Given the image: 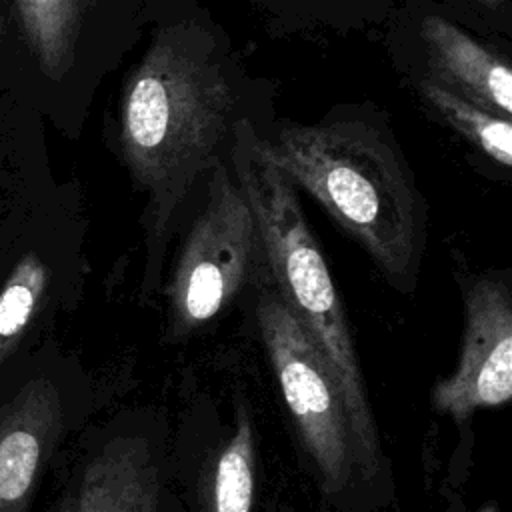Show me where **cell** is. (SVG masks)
<instances>
[{
  "mask_svg": "<svg viewBox=\"0 0 512 512\" xmlns=\"http://www.w3.org/2000/svg\"><path fill=\"white\" fill-rule=\"evenodd\" d=\"M260 98L230 40L194 0H168L122 78L114 150L144 196V282L214 164L228 160L234 128H260Z\"/></svg>",
  "mask_w": 512,
  "mask_h": 512,
  "instance_id": "1",
  "label": "cell"
},
{
  "mask_svg": "<svg viewBox=\"0 0 512 512\" xmlns=\"http://www.w3.org/2000/svg\"><path fill=\"white\" fill-rule=\"evenodd\" d=\"M268 156L352 236L398 290L416 282L426 202L390 130L364 116L258 128Z\"/></svg>",
  "mask_w": 512,
  "mask_h": 512,
  "instance_id": "2",
  "label": "cell"
},
{
  "mask_svg": "<svg viewBox=\"0 0 512 512\" xmlns=\"http://www.w3.org/2000/svg\"><path fill=\"white\" fill-rule=\"evenodd\" d=\"M258 128L250 118L236 124L228 162L256 222L266 278L324 354L344 398L354 466L370 480L380 442L350 326L296 186L268 156Z\"/></svg>",
  "mask_w": 512,
  "mask_h": 512,
  "instance_id": "3",
  "label": "cell"
},
{
  "mask_svg": "<svg viewBox=\"0 0 512 512\" xmlns=\"http://www.w3.org/2000/svg\"><path fill=\"white\" fill-rule=\"evenodd\" d=\"M168 0H0V72L16 100L76 140L102 82Z\"/></svg>",
  "mask_w": 512,
  "mask_h": 512,
  "instance_id": "4",
  "label": "cell"
},
{
  "mask_svg": "<svg viewBox=\"0 0 512 512\" xmlns=\"http://www.w3.org/2000/svg\"><path fill=\"white\" fill-rule=\"evenodd\" d=\"M84 270V208L78 184L56 182L36 210L0 282V402L38 364L34 346Z\"/></svg>",
  "mask_w": 512,
  "mask_h": 512,
  "instance_id": "5",
  "label": "cell"
},
{
  "mask_svg": "<svg viewBox=\"0 0 512 512\" xmlns=\"http://www.w3.org/2000/svg\"><path fill=\"white\" fill-rule=\"evenodd\" d=\"M192 204L196 212L166 284L174 336H186L214 320L266 270L252 210L228 160L214 164Z\"/></svg>",
  "mask_w": 512,
  "mask_h": 512,
  "instance_id": "6",
  "label": "cell"
},
{
  "mask_svg": "<svg viewBox=\"0 0 512 512\" xmlns=\"http://www.w3.org/2000/svg\"><path fill=\"white\" fill-rule=\"evenodd\" d=\"M258 330L284 402L326 494H340L354 468L350 428L338 382L310 334L266 278L256 302Z\"/></svg>",
  "mask_w": 512,
  "mask_h": 512,
  "instance_id": "7",
  "label": "cell"
},
{
  "mask_svg": "<svg viewBox=\"0 0 512 512\" xmlns=\"http://www.w3.org/2000/svg\"><path fill=\"white\" fill-rule=\"evenodd\" d=\"M512 396V296L498 274L476 276L464 286V332L456 368L432 388L436 410L458 422Z\"/></svg>",
  "mask_w": 512,
  "mask_h": 512,
  "instance_id": "8",
  "label": "cell"
},
{
  "mask_svg": "<svg viewBox=\"0 0 512 512\" xmlns=\"http://www.w3.org/2000/svg\"><path fill=\"white\" fill-rule=\"evenodd\" d=\"M64 430L62 388L36 364L0 402V512H30Z\"/></svg>",
  "mask_w": 512,
  "mask_h": 512,
  "instance_id": "9",
  "label": "cell"
},
{
  "mask_svg": "<svg viewBox=\"0 0 512 512\" xmlns=\"http://www.w3.org/2000/svg\"><path fill=\"white\" fill-rule=\"evenodd\" d=\"M46 122L10 92L0 94V282L8 274L30 222L56 186Z\"/></svg>",
  "mask_w": 512,
  "mask_h": 512,
  "instance_id": "10",
  "label": "cell"
},
{
  "mask_svg": "<svg viewBox=\"0 0 512 512\" xmlns=\"http://www.w3.org/2000/svg\"><path fill=\"white\" fill-rule=\"evenodd\" d=\"M160 472L140 434H120L94 452L56 512H158Z\"/></svg>",
  "mask_w": 512,
  "mask_h": 512,
  "instance_id": "11",
  "label": "cell"
},
{
  "mask_svg": "<svg viewBox=\"0 0 512 512\" xmlns=\"http://www.w3.org/2000/svg\"><path fill=\"white\" fill-rule=\"evenodd\" d=\"M420 38L428 78L496 116L512 118V72L498 52L440 14L422 18Z\"/></svg>",
  "mask_w": 512,
  "mask_h": 512,
  "instance_id": "12",
  "label": "cell"
},
{
  "mask_svg": "<svg viewBox=\"0 0 512 512\" xmlns=\"http://www.w3.org/2000/svg\"><path fill=\"white\" fill-rule=\"evenodd\" d=\"M256 440L252 420L240 406L232 434L220 446L202 480L200 512H252Z\"/></svg>",
  "mask_w": 512,
  "mask_h": 512,
  "instance_id": "13",
  "label": "cell"
},
{
  "mask_svg": "<svg viewBox=\"0 0 512 512\" xmlns=\"http://www.w3.org/2000/svg\"><path fill=\"white\" fill-rule=\"evenodd\" d=\"M420 98L456 132L470 140L484 156L502 168L512 166V124L460 94L448 90L436 80L422 76L416 82Z\"/></svg>",
  "mask_w": 512,
  "mask_h": 512,
  "instance_id": "14",
  "label": "cell"
},
{
  "mask_svg": "<svg viewBox=\"0 0 512 512\" xmlns=\"http://www.w3.org/2000/svg\"><path fill=\"white\" fill-rule=\"evenodd\" d=\"M470 6L480 8L484 12H508L510 0H466Z\"/></svg>",
  "mask_w": 512,
  "mask_h": 512,
  "instance_id": "15",
  "label": "cell"
},
{
  "mask_svg": "<svg viewBox=\"0 0 512 512\" xmlns=\"http://www.w3.org/2000/svg\"><path fill=\"white\" fill-rule=\"evenodd\" d=\"M6 92V84H4V78H2V72H0V94Z\"/></svg>",
  "mask_w": 512,
  "mask_h": 512,
  "instance_id": "16",
  "label": "cell"
}]
</instances>
